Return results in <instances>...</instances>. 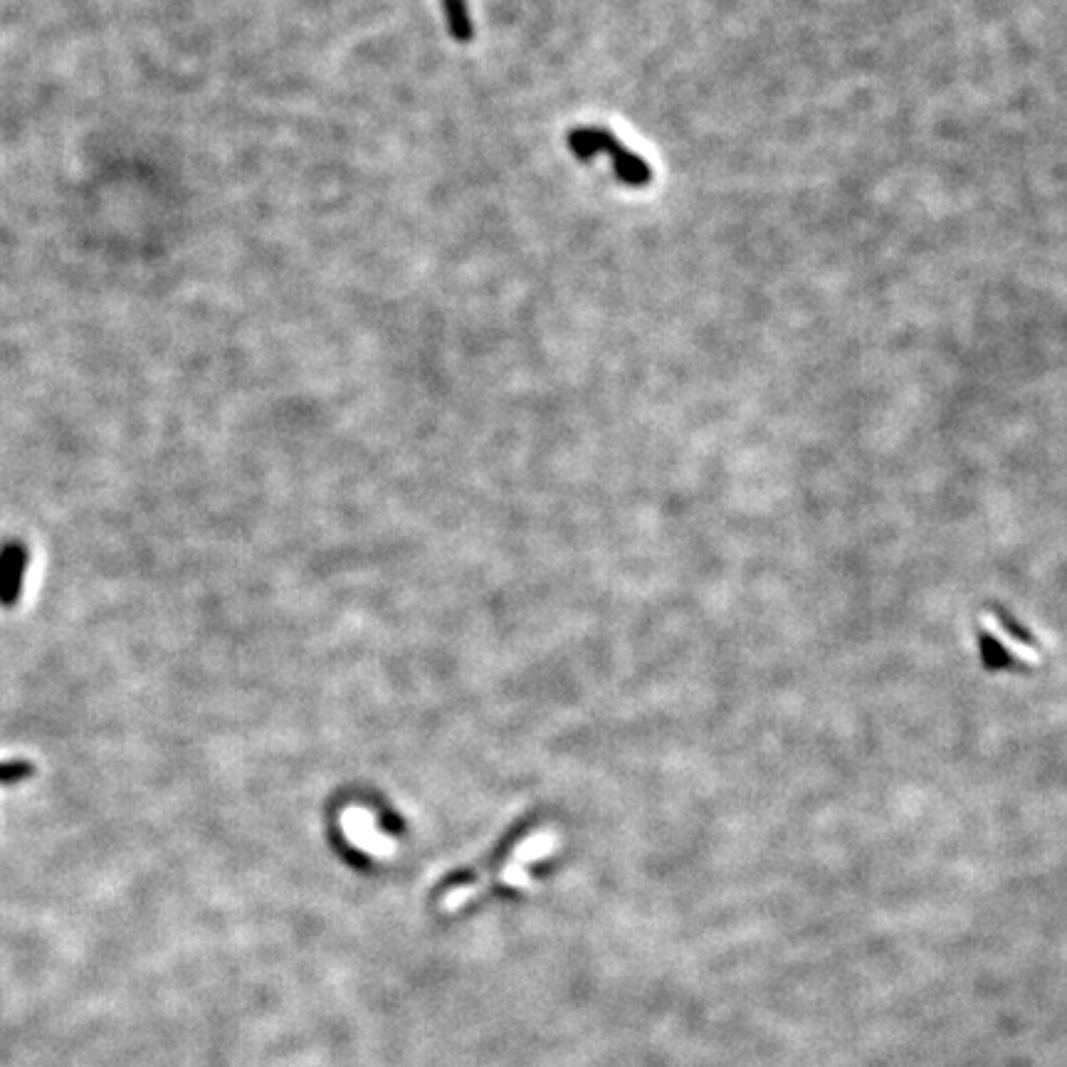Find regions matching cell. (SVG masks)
Returning a JSON list of instances; mask_svg holds the SVG:
<instances>
[{
  "instance_id": "cell-1",
  "label": "cell",
  "mask_w": 1067,
  "mask_h": 1067,
  "mask_svg": "<svg viewBox=\"0 0 1067 1067\" xmlns=\"http://www.w3.org/2000/svg\"><path fill=\"white\" fill-rule=\"evenodd\" d=\"M566 144H569L571 154H574L578 161H583V164L593 161L598 154H606L613 171H616L618 181L625 183V186L645 188L653 183V168H650L648 161L640 154H635V151L625 149L618 136L611 134L608 129H601V126H581V129L569 131Z\"/></svg>"
},
{
  "instance_id": "cell-2",
  "label": "cell",
  "mask_w": 1067,
  "mask_h": 1067,
  "mask_svg": "<svg viewBox=\"0 0 1067 1067\" xmlns=\"http://www.w3.org/2000/svg\"><path fill=\"white\" fill-rule=\"evenodd\" d=\"M30 551L25 541L8 539L0 544V608H15L23 598Z\"/></svg>"
},
{
  "instance_id": "cell-3",
  "label": "cell",
  "mask_w": 1067,
  "mask_h": 1067,
  "mask_svg": "<svg viewBox=\"0 0 1067 1067\" xmlns=\"http://www.w3.org/2000/svg\"><path fill=\"white\" fill-rule=\"evenodd\" d=\"M443 10L452 40H457L460 45H470L475 40V23H472L467 0H443Z\"/></svg>"
},
{
  "instance_id": "cell-4",
  "label": "cell",
  "mask_w": 1067,
  "mask_h": 1067,
  "mask_svg": "<svg viewBox=\"0 0 1067 1067\" xmlns=\"http://www.w3.org/2000/svg\"><path fill=\"white\" fill-rule=\"evenodd\" d=\"M35 776V766L25 759H10L0 761V786H13V783H23Z\"/></svg>"
}]
</instances>
